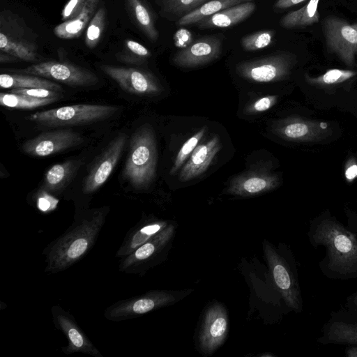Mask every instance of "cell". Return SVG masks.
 <instances>
[{
    "instance_id": "obj_33",
    "label": "cell",
    "mask_w": 357,
    "mask_h": 357,
    "mask_svg": "<svg viewBox=\"0 0 357 357\" xmlns=\"http://www.w3.org/2000/svg\"><path fill=\"white\" fill-rule=\"evenodd\" d=\"M208 1L210 0H161V3L165 13L183 17Z\"/></svg>"
},
{
    "instance_id": "obj_46",
    "label": "cell",
    "mask_w": 357,
    "mask_h": 357,
    "mask_svg": "<svg viewBox=\"0 0 357 357\" xmlns=\"http://www.w3.org/2000/svg\"><path fill=\"white\" fill-rule=\"evenodd\" d=\"M353 301L355 305L357 306V294H356L355 296L354 297Z\"/></svg>"
},
{
    "instance_id": "obj_32",
    "label": "cell",
    "mask_w": 357,
    "mask_h": 357,
    "mask_svg": "<svg viewBox=\"0 0 357 357\" xmlns=\"http://www.w3.org/2000/svg\"><path fill=\"white\" fill-rule=\"evenodd\" d=\"M105 17L106 11L100 8L89 22L85 37V44L89 48H93L98 43L105 29Z\"/></svg>"
},
{
    "instance_id": "obj_36",
    "label": "cell",
    "mask_w": 357,
    "mask_h": 357,
    "mask_svg": "<svg viewBox=\"0 0 357 357\" xmlns=\"http://www.w3.org/2000/svg\"><path fill=\"white\" fill-rule=\"evenodd\" d=\"M8 92L29 96L38 98H58L60 96V92L53 90L39 88H18L12 89Z\"/></svg>"
},
{
    "instance_id": "obj_25",
    "label": "cell",
    "mask_w": 357,
    "mask_h": 357,
    "mask_svg": "<svg viewBox=\"0 0 357 357\" xmlns=\"http://www.w3.org/2000/svg\"><path fill=\"white\" fill-rule=\"evenodd\" d=\"M319 0H310L300 9L290 12L280 20V25L287 29H299L319 22Z\"/></svg>"
},
{
    "instance_id": "obj_45",
    "label": "cell",
    "mask_w": 357,
    "mask_h": 357,
    "mask_svg": "<svg viewBox=\"0 0 357 357\" xmlns=\"http://www.w3.org/2000/svg\"><path fill=\"white\" fill-rule=\"evenodd\" d=\"M346 355L348 357H357V347H351L346 350Z\"/></svg>"
},
{
    "instance_id": "obj_9",
    "label": "cell",
    "mask_w": 357,
    "mask_h": 357,
    "mask_svg": "<svg viewBox=\"0 0 357 357\" xmlns=\"http://www.w3.org/2000/svg\"><path fill=\"white\" fill-rule=\"evenodd\" d=\"M175 227L168 225L164 229L121 259L119 269L128 274L144 273L172 238Z\"/></svg>"
},
{
    "instance_id": "obj_4",
    "label": "cell",
    "mask_w": 357,
    "mask_h": 357,
    "mask_svg": "<svg viewBox=\"0 0 357 357\" xmlns=\"http://www.w3.org/2000/svg\"><path fill=\"white\" fill-rule=\"evenodd\" d=\"M118 110L114 105L78 104L37 112L27 119L45 127L75 126L107 119Z\"/></svg>"
},
{
    "instance_id": "obj_34",
    "label": "cell",
    "mask_w": 357,
    "mask_h": 357,
    "mask_svg": "<svg viewBox=\"0 0 357 357\" xmlns=\"http://www.w3.org/2000/svg\"><path fill=\"white\" fill-rule=\"evenodd\" d=\"M275 31L272 30L259 31L243 37L241 47L245 51H257L270 45L273 40Z\"/></svg>"
},
{
    "instance_id": "obj_8",
    "label": "cell",
    "mask_w": 357,
    "mask_h": 357,
    "mask_svg": "<svg viewBox=\"0 0 357 357\" xmlns=\"http://www.w3.org/2000/svg\"><path fill=\"white\" fill-rule=\"evenodd\" d=\"M295 63V55L282 52L241 62L236 69L239 75L246 79L257 82H270L287 77Z\"/></svg>"
},
{
    "instance_id": "obj_1",
    "label": "cell",
    "mask_w": 357,
    "mask_h": 357,
    "mask_svg": "<svg viewBox=\"0 0 357 357\" xmlns=\"http://www.w3.org/2000/svg\"><path fill=\"white\" fill-rule=\"evenodd\" d=\"M109 212L102 206L77 213L71 225L44 249L45 273H58L82 259L94 245Z\"/></svg>"
},
{
    "instance_id": "obj_12",
    "label": "cell",
    "mask_w": 357,
    "mask_h": 357,
    "mask_svg": "<svg viewBox=\"0 0 357 357\" xmlns=\"http://www.w3.org/2000/svg\"><path fill=\"white\" fill-rule=\"evenodd\" d=\"M82 136L71 129H58L43 132L26 141L22 150L27 155L45 157L60 153L83 142Z\"/></svg>"
},
{
    "instance_id": "obj_42",
    "label": "cell",
    "mask_w": 357,
    "mask_h": 357,
    "mask_svg": "<svg viewBox=\"0 0 357 357\" xmlns=\"http://www.w3.org/2000/svg\"><path fill=\"white\" fill-rule=\"evenodd\" d=\"M305 0H277L273 5L275 10H284L294 6Z\"/></svg>"
},
{
    "instance_id": "obj_41",
    "label": "cell",
    "mask_w": 357,
    "mask_h": 357,
    "mask_svg": "<svg viewBox=\"0 0 357 357\" xmlns=\"http://www.w3.org/2000/svg\"><path fill=\"white\" fill-rule=\"evenodd\" d=\"M126 46L130 52L139 57L146 58L151 56L149 50L136 41L127 40Z\"/></svg>"
},
{
    "instance_id": "obj_44",
    "label": "cell",
    "mask_w": 357,
    "mask_h": 357,
    "mask_svg": "<svg viewBox=\"0 0 357 357\" xmlns=\"http://www.w3.org/2000/svg\"><path fill=\"white\" fill-rule=\"evenodd\" d=\"M17 59H17L16 57L10 55V54H8L3 52H1V54H0V62L1 63L13 62V61H16Z\"/></svg>"
},
{
    "instance_id": "obj_29",
    "label": "cell",
    "mask_w": 357,
    "mask_h": 357,
    "mask_svg": "<svg viewBox=\"0 0 357 357\" xmlns=\"http://www.w3.org/2000/svg\"><path fill=\"white\" fill-rule=\"evenodd\" d=\"M135 21L140 29L151 41H156L158 32L155 28L153 17L141 0H127Z\"/></svg>"
},
{
    "instance_id": "obj_22",
    "label": "cell",
    "mask_w": 357,
    "mask_h": 357,
    "mask_svg": "<svg viewBox=\"0 0 357 357\" xmlns=\"http://www.w3.org/2000/svg\"><path fill=\"white\" fill-rule=\"evenodd\" d=\"M82 165L78 160H68L53 165L45 174L40 190L52 194L61 192Z\"/></svg>"
},
{
    "instance_id": "obj_37",
    "label": "cell",
    "mask_w": 357,
    "mask_h": 357,
    "mask_svg": "<svg viewBox=\"0 0 357 357\" xmlns=\"http://www.w3.org/2000/svg\"><path fill=\"white\" fill-rule=\"evenodd\" d=\"M86 0H69L61 12V20L65 22L77 17L82 12Z\"/></svg>"
},
{
    "instance_id": "obj_6",
    "label": "cell",
    "mask_w": 357,
    "mask_h": 357,
    "mask_svg": "<svg viewBox=\"0 0 357 357\" xmlns=\"http://www.w3.org/2000/svg\"><path fill=\"white\" fill-rule=\"evenodd\" d=\"M176 296L172 291H151L114 303L105 310L104 316L106 319L113 321L137 318L176 302Z\"/></svg>"
},
{
    "instance_id": "obj_20",
    "label": "cell",
    "mask_w": 357,
    "mask_h": 357,
    "mask_svg": "<svg viewBox=\"0 0 357 357\" xmlns=\"http://www.w3.org/2000/svg\"><path fill=\"white\" fill-rule=\"evenodd\" d=\"M255 8L252 1L240 3L202 19L197 24L202 29L228 28L247 19Z\"/></svg>"
},
{
    "instance_id": "obj_3",
    "label": "cell",
    "mask_w": 357,
    "mask_h": 357,
    "mask_svg": "<svg viewBox=\"0 0 357 357\" xmlns=\"http://www.w3.org/2000/svg\"><path fill=\"white\" fill-rule=\"evenodd\" d=\"M129 148L122 177L135 189H146L155 177L158 160L152 128L146 124L137 128L131 137Z\"/></svg>"
},
{
    "instance_id": "obj_38",
    "label": "cell",
    "mask_w": 357,
    "mask_h": 357,
    "mask_svg": "<svg viewBox=\"0 0 357 357\" xmlns=\"http://www.w3.org/2000/svg\"><path fill=\"white\" fill-rule=\"evenodd\" d=\"M278 96H267L256 100L248 108V112L251 113L262 112L271 108L277 102Z\"/></svg>"
},
{
    "instance_id": "obj_11",
    "label": "cell",
    "mask_w": 357,
    "mask_h": 357,
    "mask_svg": "<svg viewBox=\"0 0 357 357\" xmlns=\"http://www.w3.org/2000/svg\"><path fill=\"white\" fill-rule=\"evenodd\" d=\"M51 312L55 327L62 332L67 340V345L62 348L65 354L82 353L93 357H102L71 314L59 305L52 306Z\"/></svg>"
},
{
    "instance_id": "obj_17",
    "label": "cell",
    "mask_w": 357,
    "mask_h": 357,
    "mask_svg": "<svg viewBox=\"0 0 357 357\" xmlns=\"http://www.w3.org/2000/svg\"><path fill=\"white\" fill-rule=\"evenodd\" d=\"M228 331V317L225 307L218 303L206 312L199 335L202 351L207 354L215 351L225 341Z\"/></svg>"
},
{
    "instance_id": "obj_26",
    "label": "cell",
    "mask_w": 357,
    "mask_h": 357,
    "mask_svg": "<svg viewBox=\"0 0 357 357\" xmlns=\"http://www.w3.org/2000/svg\"><path fill=\"white\" fill-rule=\"evenodd\" d=\"M254 0H210L197 9L180 17L177 25L197 24L202 19L234 6Z\"/></svg>"
},
{
    "instance_id": "obj_21",
    "label": "cell",
    "mask_w": 357,
    "mask_h": 357,
    "mask_svg": "<svg viewBox=\"0 0 357 357\" xmlns=\"http://www.w3.org/2000/svg\"><path fill=\"white\" fill-rule=\"evenodd\" d=\"M277 176L266 174H249L236 178L227 189L229 194L248 197L269 191L277 186Z\"/></svg>"
},
{
    "instance_id": "obj_10",
    "label": "cell",
    "mask_w": 357,
    "mask_h": 357,
    "mask_svg": "<svg viewBox=\"0 0 357 357\" xmlns=\"http://www.w3.org/2000/svg\"><path fill=\"white\" fill-rule=\"evenodd\" d=\"M264 252L275 285L286 305L294 311H299L302 306L301 292L287 264L267 242L264 243Z\"/></svg>"
},
{
    "instance_id": "obj_39",
    "label": "cell",
    "mask_w": 357,
    "mask_h": 357,
    "mask_svg": "<svg viewBox=\"0 0 357 357\" xmlns=\"http://www.w3.org/2000/svg\"><path fill=\"white\" fill-rule=\"evenodd\" d=\"M58 203V200L50 194L40 190L37 199V205L39 209L43 211H47L54 209Z\"/></svg>"
},
{
    "instance_id": "obj_7",
    "label": "cell",
    "mask_w": 357,
    "mask_h": 357,
    "mask_svg": "<svg viewBox=\"0 0 357 357\" xmlns=\"http://www.w3.org/2000/svg\"><path fill=\"white\" fill-rule=\"evenodd\" d=\"M13 73L36 75L73 86H87L97 84L98 77L91 71L67 62L49 61L25 68L10 70Z\"/></svg>"
},
{
    "instance_id": "obj_24",
    "label": "cell",
    "mask_w": 357,
    "mask_h": 357,
    "mask_svg": "<svg viewBox=\"0 0 357 357\" xmlns=\"http://www.w3.org/2000/svg\"><path fill=\"white\" fill-rule=\"evenodd\" d=\"M0 86L2 89L39 88L61 93V86L48 79L36 75L13 73L0 75Z\"/></svg>"
},
{
    "instance_id": "obj_2",
    "label": "cell",
    "mask_w": 357,
    "mask_h": 357,
    "mask_svg": "<svg viewBox=\"0 0 357 357\" xmlns=\"http://www.w3.org/2000/svg\"><path fill=\"white\" fill-rule=\"evenodd\" d=\"M310 240L313 245L326 248L331 271L343 278L357 275V237L337 220H320L311 228Z\"/></svg>"
},
{
    "instance_id": "obj_40",
    "label": "cell",
    "mask_w": 357,
    "mask_h": 357,
    "mask_svg": "<svg viewBox=\"0 0 357 357\" xmlns=\"http://www.w3.org/2000/svg\"><path fill=\"white\" fill-rule=\"evenodd\" d=\"M193 42L192 33L185 29H178L174 34V43L176 47L183 49Z\"/></svg>"
},
{
    "instance_id": "obj_23",
    "label": "cell",
    "mask_w": 357,
    "mask_h": 357,
    "mask_svg": "<svg viewBox=\"0 0 357 357\" xmlns=\"http://www.w3.org/2000/svg\"><path fill=\"white\" fill-rule=\"evenodd\" d=\"M100 1V0H86L80 14L75 19L63 22L55 26L54 34L62 39H73L81 36L96 13Z\"/></svg>"
},
{
    "instance_id": "obj_16",
    "label": "cell",
    "mask_w": 357,
    "mask_h": 357,
    "mask_svg": "<svg viewBox=\"0 0 357 357\" xmlns=\"http://www.w3.org/2000/svg\"><path fill=\"white\" fill-rule=\"evenodd\" d=\"M277 132L290 141L317 142L331 136L332 130L324 121L292 117L280 123Z\"/></svg>"
},
{
    "instance_id": "obj_27",
    "label": "cell",
    "mask_w": 357,
    "mask_h": 357,
    "mask_svg": "<svg viewBox=\"0 0 357 357\" xmlns=\"http://www.w3.org/2000/svg\"><path fill=\"white\" fill-rule=\"evenodd\" d=\"M323 343H335L357 345V324L342 321H333L327 328Z\"/></svg>"
},
{
    "instance_id": "obj_43",
    "label": "cell",
    "mask_w": 357,
    "mask_h": 357,
    "mask_svg": "<svg viewBox=\"0 0 357 357\" xmlns=\"http://www.w3.org/2000/svg\"><path fill=\"white\" fill-rule=\"evenodd\" d=\"M345 177L351 181L357 177V164L353 160H349L345 167Z\"/></svg>"
},
{
    "instance_id": "obj_14",
    "label": "cell",
    "mask_w": 357,
    "mask_h": 357,
    "mask_svg": "<svg viewBox=\"0 0 357 357\" xmlns=\"http://www.w3.org/2000/svg\"><path fill=\"white\" fill-rule=\"evenodd\" d=\"M100 68L127 93L151 95L161 91L160 86L153 76L144 70L111 65H102Z\"/></svg>"
},
{
    "instance_id": "obj_15",
    "label": "cell",
    "mask_w": 357,
    "mask_h": 357,
    "mask_svg": "<svg viewBox=\"0 0 357 357\" xmlns=\"http://www.w3.org/2000/svg\"><path fill=\"white\" fill-rule=\"evenodd\" d=\"M222 48V40L217 36H205L193 40L173 56V62L183 68H194L218 59Z\"/></svg>"
},
{
    "instance_id": "obj_5",
    "label": "cell",
    "mask_w": 357,
    "mask_h": 357,
    "mask_svg": "<svg viewBox=\"0 0 357 357\" xmlns=\"http://www.w3.org/2000/svg\"><path fill=\"white\" fill-rule=\"evenodd\" d=\"M322 30L328 52L335 54L347 66L352 67L357 56V22L351 24L337 16H328Z\"/></svg>"
},
{
    "instance_id": "obj_31",
    "label": "cell",
    "mask_w": 357,
    "mask_h": 357,
    "mask_svg": "<svg viewBox=\"0 0 357 357\" xmlns=\"http://www.w3.org/2000/svg\"><path fill=\"white\" fill-rule=\"evenodd\" d=\"M356 75V71L333 68L316 77L305 75V79L311 85L324 87L343 83Z\"/></svg>"
},
{
    "instance_id": "obj_19",
    "label": "cell",
    "mask_w": 357,
    "mask_h": 357,
    "mask_svg": "<svg viewBox=\"0 0 357 357\" xmlns=\"http://www.w3.org/2000/svg\"><path fill=\"white\" fill-rule=\"evenodd\" d=\"M167 225L166 221L160 220H149L138 223L128 231L116 256L122 259L129 255Z\"/></svg>"
},
{
    "instance_id": "obj_30",
    "label": "cell",
    "mask_w": 357,
    "mask_h": 357,
    "mask_svg": "<svg viewBox=\"0 0 357 357\" xmlns=\"http://www.w3.org/2000/svg\"><path fill=\"white\" fill-rule=\"evenodd\" d=\"M57 100L58 98H38L8 91L0 94L1 106L15 109H33L52 104Z\"/></svg>"
},
{
    "instance_id": "obj_28",
    "label": "cell",
    "mask_w": 357,
    "mask_h": 357,
    "mask_svg": "<svg viewBox=\"0 0 357 357\" xmlns=\"http://www.w3.org/2000/svg\"><path fill=\"white\" fill-rule=\"evenodd\" d=\"M1 52L10 54L18 59L34 61L38 59L36 47L26 41L17 40L0 33Z\"/></svg>"
},
{
    "instance_id": "obj_35",
    "label": "cell",
    "mask_w": 357,
    "mask_h": 357,
    "mask_svg": "<svg viewBox=\"0 0 357 357\" xmlns=\"http://www.w3.org/2000/svg\"><path fill=\"white\" fill-rule=\"evenodd\" d=\"M205 131V128H202L183 144L175 159L170 174H174L183 165L189 155L192 153L197 147L199 142L204 136Z\"/></svg>"
},
{
    "instance_id": "obj_18",
    "label": "cell",
    "mask_w": 357,
    "mask_h": 357,
    "mask_svg": "<svg viewBox=\"0 0 357 357\" xmlns=\"http://www.w3.org/2000/svg\"><path fill=\"white\" fill-rule=\"evenodd\" d=\"M221 149L218 137L214 136L205 144L195 149L189 160L181 169L178 178L185 182L204 173Z\"/></svg>"
},
{
    "instance_id": "obj_13",
    "label": "cell",
    "mask_w": 357,
    "mask_h": 357,
    "mask_svg": "<svg viewBox=\"0 0 357 357\" xmlns=\"http://www.w3.org/2000/svg\"><path fill=\"white\" fill-rule=\"evenodd\" d=\"M127 135L120 132L107 145L84 181L82 192L91 194L108 179L125 147Z\"/></svg>"
}]
</instances>
